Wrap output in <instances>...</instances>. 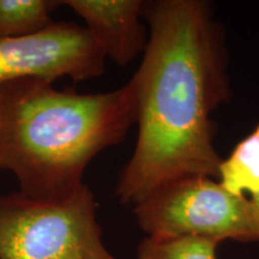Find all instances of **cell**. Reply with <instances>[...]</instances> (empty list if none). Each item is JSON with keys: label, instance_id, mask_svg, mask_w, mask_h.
Wrapping results in <instances>:
<instances>
[{"label": "cell", "instance_id": "obj_2", "mask_svg": "<svg viewBox=\"0 0 259 259\" xmlns=\"http://www.w3.org/2000/svg\"><path fill=\"white\" fill-rule=\"evenodd\" d=\"M131 83L107 93L57 89L24 78L0 85V170L29 198L59 202L82 187L87 167L136 124Z\"/></svg>", "mask_w": 259, "mask_h": 259}, {"label": "cell", "instance_id": "obj_1", "mask_svg": "<svg viewBox=\"0 0 259 259\" xmlns=\"http://www.w3.org/2000/svg\"><path fill=\"white\" fill-rule=\"evenodd\" d=\"M148 46L131 79L138 137L115 197L136 205L181 178L219 179L212 113L231 101L226 31L203 0L144 2Z\"/></svg>", "mask_w": 259, "mask_h": 259}, {"label": "cell", "instance_id": "obj_8", "mask_svg": "<svg viewBox=\"0 0 259 259\" xmlns=\"http://www.w3.org/2000/svg\"><path fill=\"white\" fill-rule=\"evenodd\" d=\"M54 0H0V37H22L40 32L54 23Z\"/></svg>", "mask_w": 259, "mask_h": 259}, {"label": "cell", "instance_id": "obj_9", "mask_svg": "<svg viewBox=\"0 0 259 259\" xmlns=\"http://www.w3.org/2000/svg\"><path fill=\"white\" fill-rule=\"evenodd\" d=\"M220 242L204 238H144L138 246L137 259H218Z\"/></svg>", "mask_w": 259, "mask_h": 259}, {"label": "cell", "instance_id": "obj_3", "mask_svg": "<svg viewBox=\"0 0 259 259\" xmlns=\"http://www.w3.org/2000/svg\"><path fill=\"white\" fill-rule=\"evenodd\" d=\"M0 259H118L102 241L87 184L70 198L42 202L0 194Z\"/></svg>", "mask_w": 259, "mask_h": 259}, {"label": "cell", "instance_id": "obj_6", "mask_svg": "<svg viewBox=\"0 0 259 259\" xmlns=\"http://www.w3.org/2000/svg\"><path fill=\"white\" fill-rule=\"evenodd\" d=\"M60 5L69 6L83 19L106 58L120 66L144 53L149 32L142 22V0H66Z\"/></svg>", "mask_w": 259, "mask_h": 259}, {"label": "cell", "instance_id": "obj_5", "mask_svg": "<svg viewBox=\"0 0 259 259\" xmlns=\"http://www.w3.org/2000/svg\"><path fill=\"white\" fill-rule=\"evenodd\" d=\"M106 56L87 30L73 22H54L34 35L0 37V85L24 78L73 82L105 72Z\"/></svg>", "mask_w": 259, "mask_h": 259}, {"label": "cell", "instance_id": "obj_4", "mask_svg": "<svg viewBox=\"0 0 259 259\" xmlns=\"http://www.w3.org/2000/svg\"><path fill=\"white\" fill-rule=\"evenodd\" d=\"M134 212L148 238L259 241V216L251 198L210 177L168 183L136 204Z\"/></svg>", "mask_w": 259, "mask_h": 259}, {"label": "cell", "instance_id": "obj_7", "mask_svg": "<svg viewBox=\"0 0 259 259\" xmlns=\"http://www.w3.org/2000/svg\"><path fill=\"white\" fill-rule=\"evenodd\" d=\"M218 180L238 196L250 193L253 198L259 193V124L222 160Z\"/></svg>", "mask_w": 259, "mask_h": 259}, {"label": "cell", "instance_id": "obj_10", "mask_svg": "<svg viewBox=\"0 0 259 259\" xmlns=\"http://www.w3.org/2000/svg\"><path fill=\"white\" fill-rule=\"evenodd\" d=\"M251 200H252V203H253L254 208H255V210H257L258 216H259V193L257 194V196H254L253 198H251Z\"/></svg>", "mask_w": 259, "mask_h": 259}]
</instances>
